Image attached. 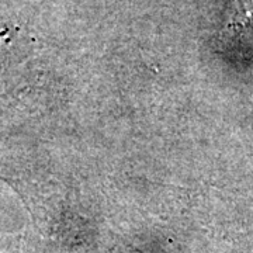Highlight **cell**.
I'll return each mask as SVG.
<instances>
[{"mask_svg":"<svg viewBox=\"0 0 253 253\" xmlns=\"http://www.w3.org/2000/svg\"><path fill=\"white\" fill-rule=\"evenodd\" d=\"M253 17V0H231L225 14V30L236 31Z\"/></svg>","mask_w":253,"mask_h":253,"instance_id":"6da1fadb","label":"cell"}]
</instances>
